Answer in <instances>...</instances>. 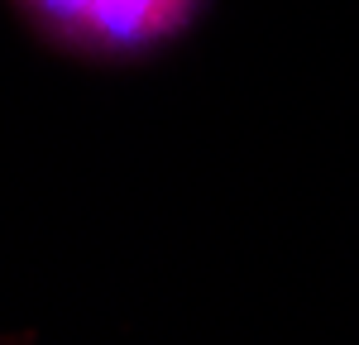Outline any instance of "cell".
Wrapping results in <instances>:
<instances>
[{
    "label": "cell",
    "instance_id": "6da1fadb",
    "mask_svg": "<svg viewBox=\"0 0 359 345\" xmlns=\"http://www.w3.org/2000/svg\"><path fill=\"white\" fill-rule=\"evenodd\" d=\"M34 20L72 48L139 53L192 20L196 0H25Z\"/></svg>",
    "mask_w": 359,
    "mask_h": 345
}]
</instances>
